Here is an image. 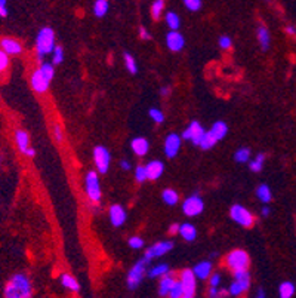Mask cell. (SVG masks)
Returning a JSON list of instances; mask_svg holds the SVG:
<instances>
[{
	"label": "cell",
	"instance_id": "cell-1",
	"mask_svg": "<svg viewBox=\"0 0 296 298\" xmlns=\"http://www.w3.org/2000/svg\"><path fill=\"white\" fill-rule=\"evenodd\" d=\"M33 294V286L30 279L22 274L18 273L15 274L9 284L4 286V297L6 298H28Z\"/></svg>",
	"mask_w": 296,
	"mask_h": 298
},
{
	"label": "cell",
	"instance_id": "cell-2",
	"mask_svg": "<svg viewBox=\"0 0 296 298\" xmlns=\"http://www.w3.org/2000/svg\"><path fill=\"white\" fill-rule=\"evenodd\" d=\"M53 49H55V32L50 27H44L39 32L36 39V50L39 60L42 61L43 56L52 54Z\"/></svg>",
	"mask_w": 296,
	"mask_h": 298
},
{
	"label": "cell",
	"instance_id": "cell-3",
	"mask_svg": "<svg viewBox=\"0 0 296 298\" xmlns=\"http://www.w3.org/2000/svg\"><path fill=\"white\" fill-rule=\"evenodd\" d=\"M233 274H234V279L236 280L230 285L228 292L233 297H240V296H243V294H246L249 291L251 274H249L248 268H245V270H236V272H233Z\"/></svg>",
	"mask_w": 296,
	"mask_h": 298
},
{
	"label": "cell",
	"instance_id": "cell-4",
	"mask_svg": "<svg viewBox=\"0 0 296 298\" xmlns=\"http://www.w3.org/2000/svg\"><path fill=\"white\" fill-rule=\"evenodd\" d=\"M148 262H150V260H147V258L144 256V258H141L138 262H135V266L129 270L126 278V285L130 291L136 290V288L141 285V282H142V279H144V276H145V273H147Z\"/></svg>",
	"mask_w": 296,
	"mask_h": 298
},
{
	"label": "cell",
	"instance_id": "cell-5",
	"mask_svg": "<svg viewBox=\"0 0 296 298\" xmlns=\"http://www.w3.org/2000/svg\"><path fill=\"white\" fill-rule=\"evenodd\" d=\"M251 264V260L246 251L243 250H233L227 258H225V266L231 270V272H236V270H245L248 268Z\"/></svg>",
	"mask_w": 296,
	"mask_h": 298
},
{
	"label": "cell",
	"instance_id": "cell-6",
	"mask_svg": "<svg viewBox=\"0 0 296 298\" xmlns=\"http://www.w3.org/2000/svg\"><path fill=\"white\" fill-rule=\"evenodd\" d=\"M85 188L86 194L89 198L90 202L93 204H98L102 198V193H101V184H99V176H98V172L95 170H90L87 172L85 180Z\"/></svg>",
	"mask_w": 296,
	"mask_h": 298
},
{
	"label": "cell",
	"instance_id": "cell-7",
	"mask_svg": "<svg viewBox=\"0 0 296 298\" xmlns=\"http://www.w3.org/2000/svg\"><path fill=\"white\" fill-rule=\"evenodd\" d=\"M230 216L234 222H237L239 226L245 227V228H249L252 227L255 222L254 214L251 212L248 208H245L243 205H233L231 210H230Z\"/></svg>",
	"mask_w": 296,
	"mask_h": 298
},
{
	"label": "cell",
	"instance_id": "cell-8",
	"mask_svg": "<svg viewBox=\"0 0 296 298\" xmlns=\"http://www.w3.org/2000/svg\"><path fill=\"white\" fill-rule=\"evenodd\" d=\"M110 160H111L110 152L104 146H96L93 148V162H95L96 170L99 174H107L108 172Z\"/></svg>",
	"mask_w": 296,
	"mask_h": 298
},
{
	"label": "cell",
	"instance_id": "cell-9",
	"mask_svg": "<svg viewBox=\"0 0 296 298\" xmlns=\"http://www.w3.org/2000/svg\"><path fill=\"white\" fill-rule=\"evenodd\" d=\"M196 274L193 270L185 268L181 272L179 280L184 286V298H193L196 297V290H197V282H196Z\"/></svg>",
	"mask_w": 296,
	"mask_h": 298
},
{
	"label": "cell",
	"instance_id": "cell-10",
	"mask_svg": "<svg viewBox=\"0 0 296 298\" xmlns=\"http://www.w3.org/2000/svg\"><path fill=\"white\" fill-rule=\"evenodd\" d=\"M203 210H205V202L199 194H193L182 202V211L187 216H197L203 212Z\"/></svg>",
	"mask_w": 296,
	"mask_h": 298
},
{
	"label": "cell",
	"instance_id": "cell-11",
	"mask_svg": "<svg viewBox=\"0 0 296 298\" xmlns=\"http://www.w3.org/2000/svg\"><path fill=\"white\" fill-rule=\"evenodd\" d=\"M205 134H206V130L203 129V126H202L199 122H191V124L188 125V128L182 132L181 136H182V140H188V141H191L194 146H199Z\"/></svg>",
	"mask_w": 296,
	"mask_h": 298
},
{
	"label": "cell",
	"instance_id": "cell-12",
	"mask_svg": "<svg viewBox=\"0 0 296 298\" xmlns=\"http://www.w3.org/2000/svg\"><path fill=\"white\" fill-rule=\"evenodd\" d=\"M15 142H16L19 152L24 153L25 156L33 158V156L36 154L34 148L30 147V136H28V134H27L25 130H22V129L15 130Z\"/></svg>",
	"mask_w": 296,
	"mask_h": 298
},
{
	"label": "cell",
	"instance_id": "cell-13",
	"mask_svg": "<svg viewBox=\"0 0 296 298\" xmlns=\"http://www.w3.org/2000/svg\"><path fill=\"white\" fill-rule=\"evenodd\" d=\"M173 248V244L169 240H165V242H156L154 245H151L150 248H147L144 256L147 260H154V258H160L162 256H166L170 250Z\"/></svg>",
	"mask_w": 296,
	"mask_h": 298
},
{
	"label": "cell",
	"instance_id": "cell-14",
	"mask_svg": "<svg viewBox=\"0 0 296 298\" xmlns=\"http://www.w3.org/2000/svg\"><path fill=\"white\" fill-rule=\"evenodd\" d=\"M181 142H182V136H179L178 134H169L165 140V154L166 158L173 159L178 156L179 150H181Z\"/></svg>",
	"mask_w": 296,
	"mask_h": 298
},
{
	"label": "cell",
	"instance_id": "cell-15",
	"mask_svg": "<svg viewBox=\"0 0 296 298\" xmlns=\"http://www.w3.org/2000/svg\"><path fill=\"white\" fill-rule=\"evenodd\" d=\"M166 46L172 52H181L185 46V39L178 30H170L166 36Z\"/></svg>",
	"mask_w": 296,
	"mask_h": 298
},
{
	"label": "cell",
	"instance_id": "cell-16",
	"mask_svg": "<svg viewBox=\"0 0 296 298\" xmlns=\"http://www.w3.org/2000/svg\"><path fill=\"white\" fill-rule=\"evenodd\" d=\"M108 215H110V221L114 227H122L126 222L127 214L122 205H111Z\"/></svg>",
	"mask_w": 296,
	"mask_h": 298
},
{
	"label": "cell",
	"instance_id": "cell-17",
	"mask_svg": "<svg viewBox=\"0 0 296 298\" xmlns=\"http://www.w3.org/2000/svg\"><path fill=\"white\" fill-rule=\"evenodd\" d=\"M49 84H50V82L43 76L40 68H37V70L33 72V74H31V86H33V89H34L36 92H39V94L46 92L47 88H49Z\"/></svg>",
	"mask_w": 296,
	"mask_h": 298
},
{
	"label": "cell",
	"instance_id": "cell-18",
	"mask_svg": "<svg viewBox=\"0 0 296 298\" xmlns=\"http://www.w3.org/2000/svg\"><path fill=\"white\" fill-rule=\"evenodd\" d=\"M130 148H132V152H133L138 158H144V156L148 153V150H150V142H148V140L144 138V136H136L135 140H132Z\"/></svg>",
	"mask_w": 296,
	"mask_h": 298
},
{
	"label": "cell",
	"instance_id": "cell-19",
	"mask_svg": "<svg viewBox=\"0 0 296 298\" xmlns=\"http://www.w3.org/2000/svg\"><path fill=\"white\" fill-rule=\"evenodd\" d=\"M0 48L7 54V55H19L22 52V46L21 43L15 39H10V38H4L0 40Z\"/></svg>",
	"mask_w": 296,
	"mask_h": 298
},
{
	"label": "cell",
	"instance_id": "cell-20",
	"mask_svg": "<svg viewBox=\"0 0 296 298\" xmlns=\"http://www.w3.org/2000/svg\"><path fill=\"white\" fill-rule=\"evenodd\" d=\"M145 168H147V174H148V180L156 181V180H159L163 175L165 165L160 160H151V162H148L145 165Z\"/></svg>",
	"mask_w": 296,
	"mask_h": 298
},
{
	"label": "cell",
	"instance_id": "cell-21",
	"mask_svg": "<svg viewBox=\"0 0 296 298\" xmlns=\"http://www.w3.org/2000/svg\"><path fill=\"white\" fill-rule=\"evenodd\" d=\"M193 272H194V274H196L197 279L208 280L212 274V262L211 261H200L199 264L194 266Z\"/></svg>",
	"mask_w": 296,
	"mask_h": 298
},
{
	"label": "cell",
	"instance_id": "cell-22",
	"mask_svg": "<svg viewBox=\"0 0 296 298\" xmlns=\"http://www.w3.org/2000/svg\"><path fill=\"white\" fill-rule=\"evenodd\" d=\"M175 282H176L175 274L170 273V272L169 273H166L165 276H162V278H160V284H159V294H160L162 297L169 296L170 290L173 288Z\"/></svg>",
	"mask_w": 296,
	"mask_h": 298
},
{
	"label": "cell",
	"instance_id": "cell-23",
	"mask_svg": "<svg viewBox=\"0 0 296 298\" xmlns=\"http://www.w3.org/2000/svg\"><path fill=\"white\" fill-rule=\"evenodd\" d=\"M179 234L185 242H194L197 239V228L190 222H184L179 226Z\"/></svg>",
	"mask_w": 296,
	"mask_h": 298
},
{
	"label": "cell",
	"instance_id": "cell-24",
	"mask_svg": "<svg viewBox=\"0 0 296 298\" xmlns=\"http://www.w3.org/2000/svg\"><path fill=\"white\" fill-rule=\"evenodd\" d=\"M211 134L215 136V138H216V141L224 140V138H225V135L228 134V126H227V124H225V122H222V120L215 122V124L212 125Z\"/></svg>",
	"mask_w": 296,
	"mask_h": 298
},
{
	"label": "cell",
	"instance_id": "cell-25",
	"mask_svg": "<svg viewBox=\"0 0 296 298\" xmlns=\"http://www.w3.org/2000/svg\"><path fill=\"white\" fill-rule=\"evenodd\" d=\"M256 198L262 202V204H270L273 199V192L270 188L268 184H261L256 188Z\"/></svg>",
	"mask_w": 296,
	"mask_h": 298
},
{
	"label": "cell",
	"instance_id": "cell-26",
	"mask_svg": "<svg viewBox=\"0 0 296 298\" xmlns=\"http://www.w3.org/2000/svg\"><path fill=\"white\" fill-rule=\"evenodd\" d=\"M61 284H62V286H64V288L70 290L71 292H79V291H80V285H79V282H77L71 274H67V273L61 274Z\"/></svg>",
	"mask_w": 296,
	"mask_h": 298
},
{
	"label": "cell",
	"instance_id": "cell-27",
	"mask_svg": "<svg viewBox=\"0 0 296 298\" xmlns=\"http://www.w3.org/2000/svg\"><path fill=\"white\" fill-rule=\"evenodd\" d=\"M258 40H259V44L264 50H268L270 43H271V36H270V32H268L267 27L258 28Z\"/></svg>",
	"mask_w": 296,
	"mask_h": 298
},
{
	"label": "cell",
	"instance_id": "cell-28",
	"mask_svg": "<svg viewBox=\"0 0 296 298\" xmlns=\"http://www.w3.org/2000/svg\"><path fill=\"white\" fill-rule=\"evenodd\" d=\"M162 199H163V202H165L166 205L175 206V205L179 202V194H178V192H175L173 188H166V190H163V193H162Z\"/></svg>",
	"mask_w": 296,
	"mask_h": 298
},
{
	"label": "cell",
	"instance_id": "cell-29",
	"mask_svg": "<svg viewBox=\"0 0 296 298\" xmlns=\"http://www.w3.org/2000/svg\"><path fill=\"white\" fill-rule=\"evenodd\" d=\"M108 8H110L108 0H96V2L93 3V14H95L98 18H102V16L107 15Z\"/></svg>",
	"mask_w": 296,
	"mask_h": 298
},
{
	"label": "cell",
	"instance_id": "cell-30",
	"mask_svg": "<svg viewBox=\"0 0 296 298\" xmlns=\"http://www.w3.org/2000/svg\"><path fill=\"white\" fill-rule=\"evenodd\" d=\"M295 294V285L292 282H283L279 286V296L282 298H291Z\"/></svg>",
	"mask_w": 296,
	"mask_h": 298
},
{
	"label": "cell",
	"instance_id": "cell-31",
	"mask_svg": "<svg viewBox=\"0 0 296 298\" xmlns=\"http://www.w3.org/2000/svg\"><path fill=\"white\" fill-rule=\"evenodd\" d=\"M234 159L237 164H246L251 160V150L248 147H240L236 153H234Z\"/></svg>",
	"mask_w": 296,
	"mask_h": 298
},
{
	"label": "cell",
	"instance_id": "cell-32",
	"mask_svg": "<svg viewBox=\"0 0 296 298\" xmlns=\"http://www.w3.org/2000/svg\"><path fill=\"white\" fill-rule=\"evenodd\" d=\"M218 141H216V138L213 136L211 134V130H208L205 135H203V138H202V141H200V144H199V147H202L203 150H211L215 147V144H216Z\"/></svg>",
	"mask_w": 296,
	"mask_h": 298
},
{
	"label": "cell",
	"instance_id": "cell-33",
	"mask_svg": "<svg viewBox=\"0 0 296 298\" xmlns=\"http://www.w3.org/2000/svg\"><path fill=\"white\" fill-rule=\"evenodd\" d=\"M264 164H265V154L259 153V154H256L254 160H249V168L252 172H261L264 168Z\"/></svg>",
	"mask_w": 296,
	"mask_h": 298
},
{
	"label": "cell",
	"instance_id": "cell-34",
	"mask_svg": "<svg viewBox=\"0 0 296 298\" xmlns=\"http://www.w3.org/2000/svg\"><path fill=\"white\" fill-rule=\"evenodd\" d=\"M165 20H166V24H168L170 30H178L179 26H181V20H179V15L176 12H168Z\"/></svg>",
	"mask_w": 296,
	"mask_h": 298
},
{
	"label": "cell",
	"instance_id": "cell-35",
	"mask_svg": "<svg viewBox=\"0 0 296 298\" xmlns=\"http://www.w3.org/2000/svg\"><path fill=\"white\" fill-rule=\"evenodd\" d=\"M123 60H125V64H126L127 72H129L130 74H136V73H138V64H136L135 58H133V56H132L129 52H125V55H123Z\"/></svg>",
	"mask_w": 296,
	"mask_h": 298
},
{
	"label": "cell",
	"instance_id": "cell-36",
	"mask_svg": "<svg viewBox=\"0 0 296 298\" xmlns=\"http://www.w3.org/2000/svg\"><path fill=\"white\" fill-rule=\"evenodd\" d=\"M166 273H169V266H168V264H159V266L153 267V268L148 272L150 278H162V276H165Z\"/></svg>",
	"mask_w": 296,
	"mask_h": 298
},
{
	"label": "cell",
	"instance_id": "cell-37",
	"mask_svg": "<svg viewBox=\"0 0 296 298\" xmlns=\"http://www.w3.org/2000/svg\"><path fill=\"white\" fill-rule=\"evenodd\" d=\"M165 0H154L153 4H151V15L154 20H159L162 16V12L165 9Z\"/></svg>",
	"mask_w": 296,
	"mask_h": 298
},
{
	"label": "cell",
	"instance_id": "cell-38",
	"mask_svg": "<svg viewBox=\"0 0 296 298\" xmlns=\"http://www.w3.org/2000/svg\"><path fill=\"white\" fill-rule=\"evenodd\" d=\"M148 116L151 118V120L154 122V124H157V125H160V124H163L165 122V114H163V112L162 110H159V108H150L148 110Z\"/></svg>",
	"mask_w": 296,
	"mask_h": 298
},
{
	"label": "cell",
	"instance_id": "cell-39",
	"mask_svg": "<svg viewBox=\"0 0 296 298\" xmlns=\"http://www.w3.org/2000/svg\"><path fill=\"white\" fill-rule=\"evenodd\" d=\"M40 70H42L43 76L50 82L55 76V68H53V64H49V62H42L40 64Z\"/></svg>",
	"mask_w": 296,
	"mask_h": 298
},
{
	"label": "cell",
	"instance_id": "cell-40",
	"mask_svg": "<svg viewBox=\"0 0 296 298\" xmlns=\"http://www.w3.org/2000/svg\"><path fill=\"white\" fill-rule=\"evenodd\" d=\"M135 180L136 182H145L148 180V174H147V168L142 165H138L135 168Z\"/></svg>",
	"mask_w": 296,
	"mask_h": 298
},
{
	"label": "cell",
	"instance_id": "cell-41",
	"mask_svg": "<svg viewBox=\"0 0 296 298\" xmlns=\"http://www.w3.org/2000/svg\"><path fill=\"white\" fill-rule=\"evenodd\" d=\"M64 61V49L61 46H55L53 52H52V64L58 66Z\"/></svg>",
	"mask_w": 296,
	"mask_h": 298
},
{
	"label": "cell",
	"instance_id": "cell-42",
	"mask_svg": "<svg viewBox=\"0 0 296 298\" xmlns=\"http://www.w3.org/2000/svg\"><path fill=\"white\" fill-rule=\"evenodd\" d=\"M169 297L170 298H184V286H182L181 280H176V282H175L173 288L170 290Z\"/></svg>",
	"mask_w": 296,
	"mask_h": 298
},
{
	"label": "cell",
	"instance_id": "cell-43",
	"mask_svg": "<svg viewBox=\"0 0 296 298\" xmlns=\"http://www.w3.org/2000/svg\"><path fill=\"white\" fill-rule=\"evenodd\" d=\"M185 8L191 12H197L202 9V0H182Z\"/></svg>",
	"mask_w": 296,
	"mask_h": 298
},
{
	"label": "cell",
	"instance_id": "cell-44",
	"mask_svg": "<svg viewBox=\"0 0 296 298\" xmlns=\"http://www.w3.org/2000/svg\"><path fill=\"white\" fill-rule=\"evenodd\" d=\"M127 244H129V246L132 250H141V248H144V239L139 238V236H132Z\"/></svg>",
	"mask_w": 296,
	"mask_h": 298
},
{
	"label": "cell",
	"instance_id": "cell-45",
	"mask_svg": "<svg viewBox=\"0 0 296 298\" xmlns=\"http://www.w3.org/2000/svg\"><path fill=\"white\" fill-rule=\"evenodd\" d=\"M7 66H9V55L0 48V72L6 70Z\"/></svg>",
	"mask_w": 296,
	"mask_h": 298
},
{
	"label": "cell",
	"instance_id": "cell-46",
	"mask_svg": "<svg viewBox=\"0 0 296 298\" xmlns=\"http://www.w3.org/2000/svg\"><path fill=\"white\" fill-rule=\"evenodd\" d=\"M53 136H55V140L58 141V142H62L64 141V130L61 128V125L59 124H55L53 125Z\"/></svg>",
	"mask_w": 296,
	"mask_h": 298
},
{
	"label": "cell",
	"instance_id": "cell-47",
	"mask_svg": "<svg viewBox=\"0 0 296 298\" xmlns=\"http://www.w3.org/2000/svg\"><path fill=\"white\" fill-rule=\"evenodd\" d=\"M218 43H219L221 49H224V50H227V49H230V48L233 46V40H231V38H228V36H221V38L218 39Z\"/></svg>",
	"mask_w": 296,
	"mask_h": 298
},
{
	"label": "cell",
	"instance_id": "cell-48",
	"mask_svg": "<svg viewBox=\"0 0 296 298\" xmlns=\"http://www.w3.org/2000/svg\"><path fill=\"white\" fill-rule=\"evenodd\" d=\"M209 285L218 288L221 285V274L219 273H212L211 278H209Z\"/></svg>",
	"mask_w": 296,
	"mask_h": 298
},
{
	"label": "cell",
	"instance_id": "cell-49",
	"mask_svg": "<svg viewBox=\"0 0 296 298\" xmlns=\"http://www.w3.org/2000/svg\"><path fill=\"white\" fill-rule=\"evenodd\" d=\"M139 38H141L142 40H150V39H151V34H150V32H148L145 27H141V28H139Z\"/></svg>",
	"mask_w": 296,
	"mask_h": 298
},
{
	"label": "cell",
	"instance_id": "cell-50",
	"mask_svg": "<svg viewBox=\"0 0 296 298\" xmlns=\"http://www.w3.org/2000/svg\"><path fill=\"white\" fill-rule=\"evenodd\" d=\"M0 16H7V8H6V0H0Z\"/></svg>",
	"mask_w": 296,
	"mask_h": 298
},
{
	"label": "cell",
	"instance_id": "cell-51",
	"mask_svg": "<svg viewBox=\"0 0 296 298\" xmlns=\"http://www.w3.org/2000/svg\"><path fill=\"white\" fill-rule=\"evenodd\" d=\"M169 233L170 234H176L179 233V224H172L169 227Z\"/></svg>",
	"mask_w": 296,
	"mask_h": 298
},
{
	"label": "cell",
	"instance_id": "cell-52",
	"mask_svg": "<svg viewBox=\"0 0 296 298\" xmlns=\"http://www.w3.org/2000/svg\"><path fill=\"white\" fill-rule=\"evenodd\" d=\"M209 296H211V297H219V296H221V292L218 291V288L211 286V290H209Z\"/></svg>",
	"mask_w": 296,
	"mask_h": 298
},
{
	"label": "cell",
	"instance_id": "cell-53",
	"mask_svg": "<svg viewBox=\"0 0 296 298\" xmlns=\"http://www.w3.org/2000/svg\"><path fill=\"white\" fill-rule=\"evenodd\" d=\"M169 94H170L169 86H165V88H162V89H160V95H162V96H168Z\"/></svg>",
	"mask_w": 296,
	"mask_h": 298
},
{
	"label": "cell",
	"instance_id": "cell-54",
	"mask_svg": "<svg viewBox=\"0 0 296 298\" xmlns=\"http://www.w3.org/2000/svg\"><path fill=\"white\" fill-rule=\"evenodd\" d=\"M120 168H122V170H130V164H129V162H126V160H122V162H120Z\"/></svg>",
	"mask_w": 296,
	"mask_h": 298
},
{
	"label": "cell",
	"instance_id": "cell-55",
	"mask_svg": "<svg viewBox=\"0 0 296 298\" xmlns=\"http://www.w3.org/2000/svg\"><path fill=\"white\" fill-rule=\"evenodd\" d=\"M270 214H271V210H270L268 206H264L262 211H261V215H262V216H268Z\"/></svg>",
	"mask_w": 296,
	"mask_h": 298
},
{
	"label": "cell",
	"instance_id": "cell-56",
	"mask_svg": "<svg viewBox=\"0 0 296 298\" xmlns=\"http://www.w3.org/2000/svg\"><path fill=\"white\" fill-rule=\"evenodd\" d=\"M286 32H288L289 34H296V28L294 26H288V27H286Z\"/></svg>",
	"mask_w": 296,
	"mask_h": 298
},
{
	"label": "cell",
	"instance_id": "cell-57",
	"mask_svg": "<svg viewBox=\"0 0 296 298\" xmlns=\"http://www.w3.org/2000/svg\"><path fill=\"white\" fill-rule=\"evenodd\" d=\"M0 74H1V72H0Z\"/></svg>",
	"mask_w": 296,
	"mask_h": 298
}]
</instances>
